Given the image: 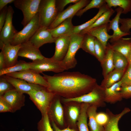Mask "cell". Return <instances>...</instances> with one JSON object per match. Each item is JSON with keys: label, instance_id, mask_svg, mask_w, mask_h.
I'll use <instances>...</instances> for the list:
<instances>
[{"label": "cell", "instance_id": "obj_42", "mask_svg": "<svg viewBox=\"0 0 131 131\" xmlns=\"http://www.w3.org/2000/svg\"><path fill=\"white\" fill-rule=\"evenodd\" d=\"M80 0H56L57 8L59 13L63 11L65 7L70 3H76Z\"/></svg>", "mask_w": 131, "mask_h": 131}, {"label": "cell", "instance_id": "obj_3", "mask_svg": "<svg viewBox=\"0 0 131 131\" xmlns=\"http://www.w3.org/2000/svg\"><path fill=\"white\" fill-rule=\"evenodd\" d=\"M27 94L30 99L40 111L42 116L48 114L56 95L45 87L39 90H33Z\"/></svg>", "mask_w": 131, "mask_h": 131}, {"label": "cell", "instance_id": "obj_45", "mask_svg": "<svg viewBox=\"0 0 131 131\" xmlns=\"http://www.w3.org/2000/svg\"><path fill=\"white\" fill-rule=\"evenodd\" d=\"M121 92L123 98H131V86L121 87Z\"/></svg>", "mask_w": 131, "mask_h": 131}, {"label": "cell", "instance_id": "obj_17", "mask_svg": "<svg viewBox=\"0 0 131 131\" xmlns=\"http://www.w3.org/2000/svg\"><path fill=\"white\" fill-rule=\"evenodd\" d=\"M18 56L29 58L33 61L44 58L39 48L34 46L29 41L21 45L18 52Z\"/></svg>", "mask_w": 131, "mask_h": 131}, {"label": "cell", "instance_id": "obj_25", "mask_svg": "<svg viewBox=\"0 0 131 131\" xmlns=\"http://www.w3.org/2000/svg\"><path fill=\"white\" fill-rule=\"evenodd\" d=\"M110 44L114 51L121 53L126 57L131 50V38L122 37Z\"/></svg>", "mask_w": 131, "mask_h": 131}, {"label": "cell", "instance_id": "obj_19", "mask_svg": "<svg viewBox=\"0 0 131 131\" xmlns=\"http://www.w3.org/2000/svg\"><path fill=\"white\" fill-rule=\"evenodd\" d=\"M116 14L115 17L109 23L108 31L110 30H113V33L112 37L110 39V42L112 43L123 37L130 34L125 33L120 29L119 25V21L121 14H122L123 9L118 7L116 9Z\"/></svg>", "mask_w": 131, "mask_h": 131}, {"label": "cell", "instance_id": "obj_48", "mask_svg": "<svg viewBox=\"0 0 131 131\" xmlns=\"http://www.w3.org/2000/svg\"><path fill=\"white\" fill-rule=\"evenodd\" d=\"M15 0H0V11L1 10L7 5L14 2Z\"/></svg>", "mask_w": 131, "mask_h": 131}, {"label": "cell", "instance_id": "obj_4", "mask_svg": "<svg viewBox=\"0 0 131 131\" xmlns=\"http://www.w3.org/2000/svg\"><path fill=\"white\" fill-rule=\"evenodd\" d=\"M40 26L49 28L56 19L58 13L55 0H41L38 10Z\"/></svg>", "mask_w": 131, "mask_h": 131}, {"label": "cell", "instance_id": "obj_31", "mask_svg": "<svg viewBox=\"0 0 131 131\" xmlns=\"http://www.w3.org/2000/svg\"><path fill=\"white\" fill-rule=\"evenodd\" d=\"M110 8L106 3L99 10L97 14L92 18L80 25L74 26L72 32L73 34H79L81 32L92 25L102 14Z\"/></svg>", "mask_w": 131, "mask_h": 131}, {"label": "cell", "instance_id": "obj_47", "mask_svg": "<svg viewBox=\"0 0 131 131\" xmlns=\"http://www.w3.org/2000/svg\"><path fill=\"white\" fill-rule=\"evenodd\" d=\"M10 112L12 113L11 108L8 104L0 97V112Z\"/></svg>", "mask_w": 131, "mask_h": 131}, {"label": "cell", "instance_id": "obj_32", "mask_svg": "<svg viewBox=\"0 0 131 131\" xmlns=\"http://www.w3.org/2000/svg\"><path fill=\"white\" fill-rule=\"evenodd\" d=\"M113 60L115 69L125 72L129 64L127 59L125 56L114 50Z\"/></svg>", "mask_w": 131, "mask_h": 131}, {"label": "cell", "instance_id": "obj_30", "mask_svg": "<svg viewBox=\"0 0 131 131\" xmlns=\"http://www.w3.org/2000/svg\"><path fill=\"white\" fill-rule=\"evenodd\" d=\"M97 108L93 106L88 107L87 112L89 118L88 125L91 131H104V127L100 125L96 119Z\"/></svg>", "mask_w": 131, "mask_h": 131}, {"label": "cell", "instance_id": "obj_16", "mask_svg": "<svg viewBox=\"0 0 131 131\" xmlns=\"http://www.w3.org/2000/svg\"><path fill=\"white\" fill-rule=\"evenodd\" d=\"M70 36L64 35L56 39L55 50L52 57L59 61H62L67 52L70 42Z\"/></svg>", "mask_w": 131, "mask_h": 131}, {"label": "cell", "instance_id": "obj_39", "mask_svg": "<svg viewBox=\"0 0 131 131\" xmlns=\"http://www.w3.org/2000/svg\"><path fill=\"white\" fill-rule=\"evenodd\" d=\"M15 89L14 87L8 82L5 75L0 76V96L4 95L6 92Z\"/></svg>", "mask_w": 131, "mask_h": 131}, {"label": "cell", "instance_id": "obj_22", "mask_svg": "<svg viewBox=\"0 0 131 131\" xmlns=\"http://www.w3.org/2000/svg\"><path fill=\"white\" fill-rule=\"evenodd\" d=\"M121 87L120 80L109 88L105 89V102L114 103L121 101L123 98L121 92Z\"/></svg>", "mask_w": 131, "mask_h": 131}, {"label": "cell", "instance_id": "obj_37", "mask_svg": "<svg viewBox=\"0 0 131 131\" xmlns=\"http://www.w3.org/2000/svg\"><path fill=\"white\" fill-rule=\"evenodd\" d=\"M38 131H54L50 123L48 114L42 116L37 123Z\"/></svg>", "mask_w": 131, "mask_h": 131}, {"label": "cell", "instance_id": "obj_40", "mask_svg": "<svg viewBox=\"0 0 131 131\" xmlns=\"http://www.w3.org/2000/svg\"><path fill=\"white\" fill-rule=\"evenodd\" d=\"M121 80L122 87L131 86V64H129Z\"/></svg>", "mask_w": 131, "mask_h": 131}, {"label": "cell", "instance_id": "obj_43", "mask_svg": "<svg viewBox=\"0 0 131 131\" xmlns=\"http://www.w3.org/2000/svg\"><path fill=\"white\" fill-rule=\"evenodd\" d=\"M96 118L98 123L103 126L106 125L109 120V117L108 114L103 112L97 113Z\"/></svg>", "mask_w": 131, "mask_h": 131}, {"label": "cell", "instance_id": "obj_6", "mask_svg": "<svg viewBox=\"0 0 131 131\" xmlns=\"http://www.w3.org/2000/svg\"><path fill=\"white\" fill-rule=\"evenodd\" d=\"M41 0H15L13 3L16 8L21 10L23 15L21 22L24 27L38 13Z\"/></svg>", "mask_w": 131, "mask_h": 131}, {"label": "cell", "instance_id": "obj_41", "mask_svg": "<svg viewBox=\"0 0 131 131\" xmlns=\"http://www.w3.org/2000/svg\"><path fill=\"white\" fill-rule=\"evenodd\" d=\"M120 30L123 32L130 34V30L131 29V18H120L119 21Z\"/></svg>", "mask_w": 131, "mask_h": 131}, {"label": "cell", "instance_id": "obj_24", "mask_svg": "<svg viewBox=\"0 0 131 131\" xmlns=\"http://www.w3.org/2000/svg\"><path fill=\"white\" fill-rule=\"evenodd\" d=\"M113 52L114 50L110 44L108 43L104 58L101 63L104 78L114 69L113 60Z\"/></svg>", "mask_w": 131, "mask_h": 131}, {"label": "cell", "instance_id": "obj_18", "mask_svg": "<svg viewBox=\"0 0 131 131\" xmlns=\"http://www.w3.org/2000/svg\"><path fill=\"white\" fill-rule=\"evenodd\" d=\"M5 77L8 82L19 92L23 93H28L33 90H38L44 87L33 84L29 83L24 80L9 77L5 75Z\"/></svg>", "mask_w": 131, "mask_h": 131}, {"label": "cell", "instance_id": "obj_26", "mask_svg": "<svg viewBox=\"0 0 131 131\" xmlns=\"http://www.w3.org/2000/svg\"><path fill=\"white\" fill-rule=\"evenodd\" d=\"M125 72L114 69L104 78L100 86L104 89L109 88L121 80Z\"/></svg>", "mask_w": 131, "mask_h": 131}, {"label": "cell", "instance_id": "obj_28", "mask_svg": "<svg viewBox=\"0 0 131 131\" xmlns=\"http://www.w3.org/2000/svg\"><path fill=\"white\" fill-rule=\"evenodd\" d=\"M90 106L86 103L81 104L80 113L76 123L79 131H90L87 123L88 116L87 113Z\"/></svg>", "mask_w": 131, "mask_h": 131}, {"label": "cell", "instance_id": "obj_2", "mask_svg": "<svg viewBox=\"0 0 131 131\" xmlns=\"http://www.w3.org/2000/svg\"><path fill=\"white\" fill-rule=\"evenodd\" d=\"M62 100L65 103L74 102L78 103H85L90 106H93L97 107L105 106V89L97 83L90 92L80 96L72 98H63Z\"/></svg>", "mask_w": 131, "mask_h": 131}, {"label": "cell", "instance_id": "obj_10", "mask_svg": "<svg viewBox=\"0 0 131 131\" xmlns=\"http://www.w3.org/2000/svg\"><path fill=\"white\" fill-rule=\"evenodd\" d=\"M59 97L56 94L48 115L50 120L53 121L61 129L67 127L64 120V110Z\"/></svg>", "mask_w": 131, "mask_h": 131}, {"label": "cell", "instance_id": "obj_9", "mask_svg": "<svg viewBox=\"0 0 131 131\" xmlns=\"http://www.w3.org/2000/svg\"><path fill=\"white\" fill-rule=\"evenodd\" d=\"M14 13L12 7L11 6H9L8 7L5 22L0 32V44H10L18 32L12 24V20Z\"/></svg>", "mask_w": 131, "mask_h": 131}, {"label": "cell", "instance_id": "obj_46", "mask_svg": "<svg viewBox=\"0 0 131 131\" xmlns=\"http://www.w3.org/2000/svg\"><path fill=\"white\" fill-rule=\"evenodd\" d=\"M50 121L51 125L54 131H79L77 127L71 128L69 127L63 129L59 128L53 121Z\"/></svg>", "mask_w": 131, "mask_h": 131}, {"label": "cell", "instance_id": "obj_15", "mask_svg": "<svg viewBox=\"0 0 131 131\" xmlns=\"http://www.w3.org/2000/svg\"><path fill=\"white\" fill-rule=\"evenodd\" d=\"M21 45L16 46L8 43L0 44V49L4 58L5 68H9L15 65L18 62V54Z\"/></svg>", "mask_w": 131, "mask_h": 131}, {"label": "cell", "instance_id": "obj_21", "mask_svg": "<svg viewBox=\"0 0 131 131\" xmlns=\"http://www.w3.org/2000/svg\"><path fill=\"white\" fill-rule=\"evenodd\" d=\"M73 17L69 18L53 28L49 29L53 37L56 39L64 35L70 36L74 27L72 23Z\"/></svg>", "mask_w": 131, "mask_h": 131}, {"label": "cell", "instance_id": "obj_1", "mask_svg": "<svg viewBox=\"0 0 131 131\" xmlns=\"http://www.w3.org/2000/svg\"><path fill=\"white\" fill-rule=\"evenodd\" d=\"M49 91L65 98L77 97L90 92L96 79L79 72H63L53 76L42 73Z\"/></svg>", "mask_w": 131, "mask_h": 131}, {"label": "cell", "instance_id": "obj_23", "mask_svg": "<svg viewBox=\"0 0 131 131\" xmlns=\"http://www.w3.org/2000/svg\"><path fill=\"white\" fill-rule=\"evenodd\" d=\"M128 108H125L120 113L114 114L108 109L107 110L106 113L109 117V120L104 127V131H120L118 126L119 121L125 114L130 111Z\"/></svg>", "mask_w": 131, "mask_h": 131}, {"label": "cell", "instance_id": "obj_8", "mask_svg": "<svg viewBox=\"0 0 131 131\" xmlns=\"http://www.w3.org/2000/svg\"><path fill=\"white\" fill-rule=\"evenodd\" d=\"M40 27L38 13L22 30L17 32L10 44L16 46L28 41Z\"/></svg>", "mask_w": 131, "mask_h": 131}, {"label": "cell", "instance_id": "obj_11", "mask_svg": "<svg viewBox=\"0 0 131 131\" xmlns=\"http://www.w3.org/2000/svg\"><path fill=\"white\" fill-rule=\"evenodd\" d=\"M90 1L89 0H80L77 3L59 13L56 19L48 28L51 29L55 28L66 19L73 17L79 10L84 8Z\"/></svg>", "mask_w": 131, "mask_h": 131}, {"label": "cell", "instance_id": "obj_49", "mask_svg": "<svg viewBox=\"0 0 131 131\" xmlns=\"http://www.w3.org/2000/svg\"><path fill=\"white\" fill-rule=\"evenodd\" d=\"M5 68V60L4 55L1 51L0 53V70Z\"/></svg>", "mask_w": 131, "mask_h": 131}, {"label": "cell", "instance_id": "obj_7", "mask_svg": "<svg viewBox=\"0 0 131 131\" xmlns=\"http://www.w3.org/2000/svg\"><path fill=\"white\" fill-rule=\"evenodd\" d=\"M30 69L40 74L44 72L52 71L59 73L66 70L61 61L53 59L52 57L43 58L31 62Z\"/></svg>", "mask_w": 131, "mask_h": 131}, {"label": "cell", "instance_id": "obj_5", "mask_svg": "<svg viewBox=\"0 0 131 131\" xmlns=\"http://www.w3.org/2000/svg\"><path fill=\"white\" fill-rule=\"evenodd\" d=\"M84 34H73L70 36V42L68 50L65 57L61 61L66 70L74 68L77 64L75 58L78 50L81 48Z\"/></svg>", "mask_w": 131, "mask_h": 131}, {"label": "cell", "instance_id": "obj_44", "mask_svg": "<svg viewBox=\"0 0 131 131\" xmlns=\"http://www.w3.org/2000/svg\"><path fill=\"white\" fill-rule=\"evenodd\" d=\"M8 7L7 6L0 11V32L3 28L5 22L7 13Z\"/></svg>", "mask_w": 131, "mask_h": 131}, {"label": "cell", "instance_id": "obj_29", "mask_svg": "<svg viewBox=\"0 0 131 131\" xmlns=\"http://www.w3.org/2000/svg\"><path fill=\"white\" fill-rule=\"evenodd\" d=\"M115 12L112 8H110L102 14L92 25L82 31L79 34L84 35L91 29L109 23L110 21V18Z\"/></svg>", "mask_w": 131, "mask_h": 131}, {"label": "cell", "instance_id": "obj_14", "mask_svg": "<svg viewBox=\"0 0 131 131\" xmlns=\"http://www.w3.org/2000/svg\"><path fill=\"white\" fill-rule=\"evenodd\" d=\"M56 39L52 35L48 28L40 26L29 41L39 48L45 44L55 42Z\"/></svg>", "mask_w": 131, "mask_h": 131}, {"label": "cell", "instance_id": "obj_38", "mask_svg": "<svg viewBox=\"0 0 131 131\" xmlns=\"http://www.w3.org/2000/svg\"><path fill=\"white\" fill-rule=\"evenodd\" d=\"M106 50L101 42L95 38L94 47L95 57L101 63L102 62L104 58Z\"/></svg>", "mask_w": 131, "mask_h": 131}, {"label": "cell", "instance_id": "obj_36", "mask_svg": "<svg viewBox=\"0 0 131 131\" xmlns=\"http://www.w3.org/2000/svg\"><path fill=\"white\" fill-rule=\"evenodd\" d=\"M105 0H92L84 8L79 10L75 15L81 16L88 10L93 8H97L99 9L106 4Z\"/></svg>", "mask_w": 131, "mask_h": 131}, {"label": "cell", "instance_id": "obj_13", "mask_svg": "<svg viewBox=\"0 0 131 131\" xmlns=\"http://www.w3.org/2000/svg\"><path fill=\"white\" fill-rule=\"evenodd\" d=\"M0 97L9 106L12 113L20 109L25 105V96L15 89L6 92Z\"/></svg>", "mask_w": 131, "mask_h": 131}, {"label": "cell", "instance_id": "obj_35", "mask_svg": "<svg viewBox=\"0 0 131 131\" xmlns=\"http://www.w3.org/2000/svg\"><path fill=\"white\" fill-rule=\"evenodd\" d=\"M95 37L87 33L84 34L81 48L85 52L95 57L94 51Z\"/></svg>", "mask_w": 131, "mask_h": 131}, {"label": "cell", "instance_id": "obj_12", "mask_svg": "<svg viewBox=\"0 0 131 131\" xmlns=\"http://www.w3.org/2000/svg\"><path fill=\"white\" fill-rule=\"evenodd\" d=\"M8 76L20 79L32 84L38 85L47 88L48 84L43 76L30 69L10 73L6 74Z\"/></svg>", "mask_w": 131, "mask_h": 131}, {"label": "cell", "instance_id": "obj_27", "mask_svg": "<svg viewBox=\"0 0 131 131\" xmlns=\"http://www.w3.org/2000/svg\"><path fill=\"white\" fill-rule=\"evenodd\" d=\"M67 105V115L68 122L67 126L71 128L77 127L76 123L80 114V105L79 106L75 104Z\"/></svg>", "mask_w": 131, "mask_h": 131}, {"label": "cell", "instance_id": "obj_33", "mask_svg": "<svg viewBox=\"0 0 131 131\" xmlns=\"http://www.w3.org/2000/svg\"><path fill=\"white\" fill-rule=\"evenodd\" d=\"M30 64L31 62H27L24 61L20 60L12 66L0 70V76L30 69Z\"/></svg>", "mask_w": 131, "mask_h": 131}, {"label": "cell", "instance_id": "obj_34", "mask_svg": "<svg viewBox=\"0 0 131 131\" xmlns=\"http://www.w3.org/2000/svg\"><path fill=\"white\" fill-rule=\"evenodd\" d=\"M109 8L118 6L123 9L122 14H126L131 11V0H105Z\"/></svg>", "mask_w": 131, "mask_h": 131}, {"label": "cell", "instance_id": "obj_20", "mask_svg": "<svg viewBox=\"0 0 131 131\" xmlns=\"http://www.w3.org/2000/svg\"><path fill=\"white\" fill-rule=\"evenodd\" d=\"M108 25L109 23L106 24L93 28L86 33L97 38L106 49L108 41L112 37V35L109 34L108 33Z\"/></svg>", "mask_w": 131, "mask_h": 131}, {"label": "cell", "instance_id": "obj_50", "mask_svg": "<svg viewBox=\"0 0 131 131\" xmlns=\"http://www.w3.org/2000/svg\"><path fill=\"white\" fill-rule=\"evenodd\" d=\"M126 58L129 64H131V50L128 55Z\"/></svg>", "mask_w": 131, "mask_h": 131}]
</instances>
